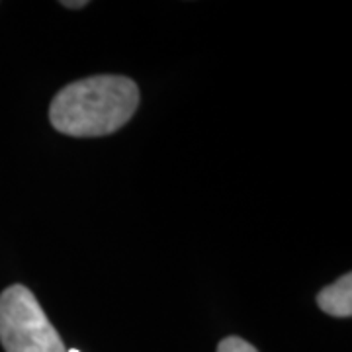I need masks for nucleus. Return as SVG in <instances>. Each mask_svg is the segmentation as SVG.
<instances>
[{"mask_svg": "<svg viewBox=\"0 0 352 352\" xmlns=\"http://www.w3.org/2000/svg\"><path fill=\"white\" fill-rule=\"evenodd\" d=\"M317 305L323 314L333 317H351L352 315V276L344 274L335 284L323 288L317 294Z\"/></svg>", "mask_w": 352, "mask_h": 352, "instance_id": "obj_3", "label": "nucleus"}, {"mask_svg": "<svg viewBox=\"0 0 352 352\" xmlns=\"http://www.w3.org/2000/svg\"><path fill=\"white\" fill-rule=\"evenodd\" d=\"M67 352H78V351H75V349H73V351H67Z\"/></svg>", "mask_w": 352, "mask_h": 352, "instance_id": "obj_6", "label": "nucleus"}, {"mask_svg": "<svg viewBox=\"0 0 352 352\" xmlns=\"http://www.w3.org/2000/svg\"><path fill=\"white\" fill-rule=\"evenodd\" d=\"M0 342L6 352H67L36 296L22 284L0 294Z\"/></svg>", "mask_w": 352, "mask_h": 352, "instance_id": "obj_2", "label": "nucleus"}, {"mask_svg": "<svg viewBox=\"0 0 352 352\" xmlns=\"http://www.w3.org/2000/svg\"><path fill=\"white\" fill-rule=\"evenodd\" d=\"M61 4H63L65 8H73V10H75V8H85L88 2L87 0H75V2H73V0H63Z\"/></svg>", "mask_w": 352, "mask_h": 352, "instance_id": "obj_5", "label": "nucleus"}, {"mask_svg": "<svg viewBox=\"0 0 352 352\" xmlns=\"http://www.w3.org/2000/svg\"><path fill=\"white\" fill-rule=\"evenodd\" d=\"M217 352H258L251 342L241 337H227L217 344Z\"/></svg>", "mask_w": 352, "mask_h": 352, "instance_id": "obj_4", "label": "nucleus"}, {"mask_svg": "<svg viewBox=\"0 0 352 352\" xmlns=\"http://www.w3.org/2000/svg\"><path fill=\"white\" fill-rule=\"evenodd\" d=\"M138 106L139 88L131 78L88 76L57 92L50 106V122L71 138H102L126 126Z\"/></svg>", "mask_w": 352, "mask_h": 352, "instance_id": "obj_1", "label": "nucleus"}]
</instances>
